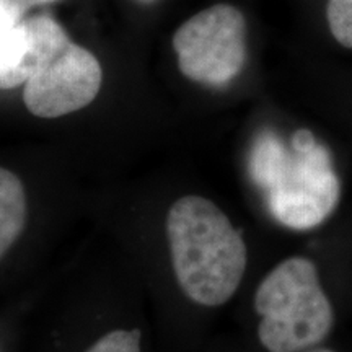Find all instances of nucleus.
Here are the masks:
<instances>
[{
    "label": "nucleus",
    "instance_id": "0eeeda50",
    "mask_svg": "<svg viewBox=\"0 0 352 352\" xmlns=\"http://www.w3.org/2000/svg\"><path fill=\"white\" fill-rule=\"evenodd\" d=\"M28 217V202L21 179L0 166V259L20 239Z\"/></svg>",
    "mask_w": 352,
    "mask_h": 352
},
{
    "label": "nucleus",
    "instance_id": "6e6552de",
    "mask_svg": "<svg viewBox=\"0 0 352 352\" xmlns=\"http://www.w3.org/2000/svg\"><path fill=\"white\" fill-rule=\"evenodd\" d=\"M327 19L334 39L352 50V0H328Z\"/></svg>",
    "mask_w": 352,
    "mask_h": 352
},
{
    "label": "nucleus",
    "instance_id": "f8f14e48",
    "mask_svg": "<svg viewBox=\"0 0 352 352\" xmlns=\"http://www.w3.org/2000/svg\"><path fill=\"white\" fill-rule=\"evenodd\" d=\"M303 352H333V351H329V349H307Z\"/></svg>",
    "mask_w": 352,
    "mask_h": 352
},
{
    "label": "nucleus",
    "instance_id": "9b49d317",
    "mask_svg": "<svg viewBox=\"0 0 352 352\" xmlns=\"http://www.w3.org/2000/svg\"><path fill=\"white\" fill-rule=\"evenodd\" d=\"M25 2H26V6L32 8V7H38V6H46V3L56 2V0H25Z\"/></svg>",
    "mask_w": 352,
    "mask_h": 352
},
{
    "label": "nucleus",
    "instance_id": "7ed1b4c3",
    "mask_svg": "<svg viewBox=\"0 0 352 352\" xmlns=\"http://www.w3.org/2000/svg\"><path fill=\"white\" fill-rule=\"evenodd\" d=\"M254 308L261 315L258 338L270 352L311 349L327 340L334 324L316 264L303 256L285 259L264 277Z\"/></svg>",
    "mask_w": 352,
    "mask_h": 352
},
{
    "label": "nucleus",
    "instance_id": "20e7f679",
    "mask_svg": "<svg viewBox=\"0 0 352 352\" xmlns=\"http://www.w3.org/2000/svg\"><path fill=\"white\" fill-rule=\"evenodd\" d=\"M178 67L189 80L209 87L230 83L246 60V25L239 8L219 3L178 28L173 36Z\"/></svg>",
    "mask_w": 352,
    "mask_h": 352
},
{
    "label": "nucleus",
    "instance_id": "1a4fd4ad",
    "mask_svg": "<svg viewBox=\"0 0 352 352\" xmlns=\"http://www.w3.org/2000/svg\"><path fill=\"white\" fill-rule=\"evenodd\" d=\"M85 352H140L139 329H114Z\"/></svg>",
    "mask_w": 352,
    "mask_h": 352
},
{
    "label": "nucleus",
    "instance_id": "ddd939ff",
    "mask_svg": "<svg viewBox=\"0 0 352 352\" xmlns=\"http://www.w3.org/2000/svg\"><path fill=\"white\" fill-rule=\"evenodd\" d=\"M135 2H140V3H152V2H155V0H135Z\"/></svg>",
    "mask_w": 352,
    "mask_h": 352
},
{
    "label": "nucleus",
    "instance_id": "f03ea898",
    "mask_svg": "<svg viewBox=\"0 0 352 352\" xmlns=\"http://www.w3.org/2000/svg\"><path fill=\"white\" fill-rule=\"evenodd\" d=\"M250 170L266 195L272 217L284 227L308 230L324 222L340 202V178L328 148L300 129L285 147L274 132H263L253 145Z\"/></svg>",
    "mask_w": 352,
    "mask_h": 352
},
{
    "label": "nucleus",
    "instance_id": "39448f33",
    "mask_svg": "<svg viewBox=\"0 0 352 352\" xmlns=\"http://www.w3.org/2000/svg\"><path fill=\"white\" fill-rule=\"evenodd\" d=\"M103 70L85 47L69 41L47 59L23 88V103L38 118H60L88 107L100 94Z\"/></svg>",
    "mask_w": 352,
    "mask_h": 352
},
{
    "label": "nucleus",
    "instance_id": "9d476101",
    "mask_svg": "<svg viewBox=\"0 0 352 352\" xmlns=\"http://www.w3.org/2000/svg\"><path fill=\"white\" fill-rule=\"evenodd\" d=\"M30 10L25 0H0V34L7 33L13 26L25 20V13Z\"/></svg>",
    "mask_w": 352,
    "mask_h": 352
},
{
    "label": "nucleus",
    "instance_id": "f257e3e1",
    "mask_svg": "<svg viewBox=\"0 0 352 352\" xmlns=\"http://www.w3.org/2000/svg\"><path fill=\"white\" fill-rule=\"evenodd\" d=\"M166 236L176 280L189 300L220 307L235 296L246 271V245L212 201L176 199L166 215Z\"/></svg>",
    "mask_w": 352,
    "mask_h": 352
},
{
    "label": "nucleus",
    "instance_id": "423d86ee",
    "mask_svg": "<svg viewBox=\"0 0 352 352\" xmlns=\"http://www.w3.org/2000/svg\"><path fill=\"white\" fill-rule=\"evenodd\" d=\"M69 41L63 26L46 15L26 19L0 34V90L26 83Z\"/></svg>",
    "mask_w": 352,
    "mask_h": 352
}]
</instances>
